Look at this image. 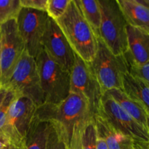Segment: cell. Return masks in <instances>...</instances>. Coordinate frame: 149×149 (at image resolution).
<instances>
[{"mask_svg": "<svg viewBox=\"0 0 149 149\" xmlns=\"http://www.w3.org/2000/svg\"><path fill=\"white\" fill-rule=\"evenodd\" d=\"M35 115L59 128L68 149H73L80 142L84 125L94 117L87 100L74 93H70L58 105L44 103L37 107Z\"/></svg>", "mask_w": 149, "mask_h": 149, "instance_id": "obj_1", "label": "cell"}, {"mask_svg": "<svg viewBox=\"0 0 149 149\" xmlns=\"http://www.w3.org/2000/svg\"><path fill=\"white\" fill-rule=\"evenodd\" d=\"M71 48L87 63L94 59L98 46V37L83 16L76 0H71L68 8L55 20Z\"/></svg>", "mask_w": 149, "mask_h": 149, "instance_id": "obj_2", "label": "cell"}, {"mask_svg": "<svg viewBox=\"0 0 149 149\" xmlns=\"http://www.w3.org/2000/svg\"><path fill=\"white\" fill-rule=\"evenodd\" d=\"M101 11L99 39L116 56L127 50V24L117 0H98Z\"/></svg>", "mask_w": 149, "mask_h": 149, "instance_id": "obj_3", "label": "cell"}, {"mask_svg": "<svg viewBox=\"0 0 149 149\" xmlns=\"http://www.w3.org/2000/svg\"><path fill=\"white\" fill-rule=\"evenodd\" d=\"M45 103L58 105L70 94V73L42 49L36 58Z\"/></svg>", "mask_w": 149, "mask_h": 149, "instance_id": "obj_4", "label": "cell"}, {"mask_svg": "<svg viewBox=\"0 0 149 149\" xmlns=\"http://www.w3.org/2000/svg\"><path fill=\"white\" fill-rule=\"evenodd\" d=\"M4 87L14 93L17 97H29L37 107L45 103L36 59L26 50L23 52Z\"/></svg>", "mask_w": 149, "mask_h": 149, "instance_id": "obj_5", "label": "cell"}, {"mask_svg": "<svg viewBox=\"0 0 149 149\" xmlns=\"http://www.w3.org/2000/svg\"><path fill=\"white\" fill-rule=\"evenodd\" d=\"M91 66L104 94L109 90H122L123 75L128 72V65L123 55H113L98 38L97 50Z\"/></svg>", "mask_w": 149, "mask_h": 149, "instance_id": "obj_6", "label": "cell"}, {"mask_svg": "<svg viewBox=\"0 0 149 149\" xmlns=\"http://www.w3.org/2000/svg\"><path fill=\"white\" fill-rule=\"evenodd\" d=\"M96 114L104 119L113 129L134 141L149 143L148 130L131 117L106 93L100 99Z\"/></svg>", "mask_w": 149, "mask_h": 149, "instance_id": "obj_7", "label": "cell"}, {"mask_svg": "<svg viewBox=\"0 0 149 149\" xmlns=\"http://www.w3.org/2000/svg\"><path fill=\"white\" fill-rule=\"evenodd\" d=\"M48 17L46 11L22 7L15 19L26 50L34 59L43 49L42 41Z\"/></svg>", "mask_w": 149, "mask_h": 149, "instance_id": "obj_8", "label": "cell"}, {"mask_svg": "<svg viewBox=\"0 0 149 149\" xmlns=\"http://www.w3.org/2000/svg\"><path fill=\"white\" fill-rule=\"evenodd\" d=\"M37 106L27 97H17L10 104L3 133L10 138L11 143L23 148L25 136L36 113Z\"/></svg>", "mask_w": 149, "mask_h": 149, "instance_id": "obj_9", "label": "cell"}, {"mask_svg": "<svg viewBox=\"0 0 149 149\" xmlns=\"http://www.w3.org/2000/svg\"><path fill=\"white\" fill-rule=\"evenodd\" d=\"M70 93L78 95L87 100L93 113L96 114L103 94L90 63L83 61L77 54L70 73Z\"/></svg>", "mask_w": 149, "mask_h": 149, "instance_id": "obj_10", "label": "cell"}, {"mask_svg": "<svg viewBox=\"0 0 149 149\" xmlns=\"http://www.w3.org/2000/svg\"><path fill=\"white\" fill-rule=\"evenodd\" d=\"M0 65L1 86L4 87L10 79L13 70L23 52L25 45L19 35L15 19L6 22L0 26Z\"/></svg>", "mask_w": 149, "mask_h": 149, "instance_id": "obj_11", "label": "cell"}, {"mask_svg": "<svg viewBox=\"0 0 149 149\" xmlns=\"http://www.w3.org/2000/svg\"><path fill=\"white\" fill-rule=\"evenodd\" d=\"M42 47L63 69L71 73L75 62V52L55 20L48 17L42 37Z\"/></svg>", "mask_w": 149, "mask_h": 149, "instance_id": "obj_12", "label": "cell"}, {"mask_svg": "<svg viewBox=\"0 0 149 149\" xmlns=\"http://www.w3.org/2000/svg\"><path fill=\"white\" fill-rule=\"evenodd\" d=\"M127 50L123 56L127 65L149 61V33L127 25Z\"/></svg>", "mask_w": 149, "mask_h": 149, "instance_id": "obj_13", "label": "cell"}, {"mask_svg": "<svg viewBox=\"0 0 149 149\" xmlns=\"http://www.w3.org/2000/svg\"><path fill=\"white\" fill-rule=\"evenodd\" d=\"M128 26L149 33V9L137 0H117Z\"/></svg>", "mask_w": 149, "mask_h": 149, "instance_id": "obj_14", "label": "cell"}, {"mask_svg": "<svg viewBox=\"0 0 149 149\" xmlns=\"http://www.w3.org/2000/svg\"><path fill=\"white\" fill-rule=\"evenodd\" d=\"M52 123L35 115L25 136L23 149H47Z\"/></svg>", "mask_w": 149, "mask_h": 149, "instance_id": "obj_15", "label": "cell"}, {"mask_svg": "<svg viewBox=\"0 0 149 149\" xmlns=\"http://www.w3.org/2000/svg\"><path fill=\"white\" fill-rule=\"evenodd\" d=\"M97 135L103 138L109 149H131L135 141L113 129L100 116L94 115Z\"/></svg>", "mask_w": 149, "mask_h": 149, "instance_id": "obj_16", "label": "cell"}, {"mask_svg": "<svg viewBox=\"0 0 149 149\" xmlns=\"http://www.w3.org/2000/svg\"><path fill=\"white\" fill-rule=\"evenodd\" d=\"M122 90L125 94L143 109L149 116V86L129 73L123 75Z\"/></svg>", "mask_w": 149, "mask_h": 149, "instance_id": "obj_17", "label": "cell"}, {"mask_svg": "<svg viewBox=\"0 0 149 149\" xmlns=\"http://www.w3.org/2000/svg\"><path fill=\"white\" fill-rule=\"evenodd\" d=\"M106 93L114 101H116L119 104V106L131 117L133 118L141 126L148 130L147 113L141 106H139L136 102L132 100L130 97H128L123 90L114 89V90L106 92Z\"/></svg>", "mask_w": 149, "mask_h": 149, "instance_id": "obj_18", "label": "cell"}, {"mask_svg": "<svg viewBox=\"0 0 149 149\" xmlns=\"http://www.w3.org/2000/svg\"><path fill=\"white\" fill-rule=\"evenodd\" d=\"M83 16L99 38L101 11L98 0H76Z\"/></svg>", "mask_w": 149, "mask_h": 149, "instance_id": "obj_19", "label": "cell"}, {"mask_svg": "<svg viewBox=\"0 0 149 149\" xmlns=\"http://www.w3.org/2000/svg\"><path fill=\"white\" fill-rule=\"evenodd\" d=\"M97 133L94 117L87 122L81 131L80 143L81 149H97Z\"/></svg>", "mask_w": 149, "mask_h": 149, "instance_id": "obj_20", "label": "cell"}, {"mask_svg": "<svg viewBox=\"0 0 149 149\" xmlns=\"http://www.w3.org/2000/svg\"><path fill=\"white\" fill-rule=\"evenodd\" d=\"M21 8L20 0H0V26L17 18Z\"/></svg>", "mask_w": 149, "mask_h": 149, "instance_id": "obj_21", "label": "cell"}, {"mask_svg": "<svg viewBox=\"0 0 149 149\" xmlns=\"http://www.w3.org/2000/svg\"><path fill=\"white\" fill-rule=\"evenodd\" d=\"M71 0H47L46 12L53 20H58L65 13Z\"/></svg>", "mask_w": 149, "mask_h": 149, "instance_id": "obj_22", "label": "cell"}, {"mask_svg": "<svg viewBox=\"0 0 149 149\" xmlns=\"http://www.w3.org/2000/svg\"><path fill=\"white\" fill-rule=\"evenodd\" d=\"M47 149H67L63 135L59 128L52 123Z\"/></svg>", "mask_w": 149, "mask_h": 149, "instance_id": "obj_23", "label": "cell"}, {"mask_svg": "<svg viewBox=\"0 0 149 149\" xmlns=\"http://www.w3.org/2000/svg\"><path fill=\"white\" fill-rule=\"evenodd\" d=\"M128 73L149 86V61L141 65H128Z\"/></svg>", "mask_w": 149, "mask_h": 149, "instance_id": "obj_24", "label": "cell"}, {"mask_svg": "<svg viewBox=\"0 0 149 149\" xmlns=\"http://www.w3.org/2000/svg\"><path fill=\"white\" fill-rule=\"evenodd\" d=\"M15 97V95L10 90H7V95L5 96L2 105L0 108V132H2L3 128L6 124L7 117V113H8L9 108L10 104Z\"/></svg>", "mask_w": 149, "mask_h": 149, "instance_id": "obj_25", "label": "cell"}, {"mask_svg": "<svg viewBox=\"0 0 149 149\" xmlns=\"http://www.w3.org/2000/svg\"><path fill=\"white\" fill-rule=\"evenodd\" d=\"M22 7L46 11L47 0H20Z\"/></svg>", "mask_w": 149, "mask_h": 149, "instance_id": "obj_26", "label": "cell"}, {"mask_svg": "<svg viewBox=\"0 0 149 149\" xmlns=\"http://www.w3.org/2000/svg\"><path fill=\"white\" fill-rule=\"evenodd\" d=\"M10 144L12 143L10 138H9L4 133L0 132V149L4 148L5 147L10 145Z\"/></svg>", "mask_w": 149, "mask_h": 149, "instance_id": "obj_27", "label": "cell"}, {"mask_svg": "<svg viewBox=\"0 0 149 149\" xmlns=\"http://www.w3.org/2000/svg\"><path fill=\"white\" fill-rule=\"evenodd\" d=\"M97 149H109L107 144H106V143L105 142L103 138H102V137H100L99 135H97Z\"/></svg>", "mask_w": 149, "mask_h": 149, "instance_id": "obj_28", "label": "cell"}, {"mask_svg": "<svg viewBox=\"0 0 149 149\" xmlns=\"http://www.w3.org/2000/svg\"><path fill=\"white\" fill-rule=\"evenodd\" d=\"M149 143H141L135 141L133 148L131 149H148Z\"/></svg>", "mask_w": 149, "mask_h": 149, "instance_id": "obj_29", "label": "cell"}, {"mask_svg": "<svg viewBox=\"0 0 149 149\" xmlns=\"http://www.w3.org/2000/svg\"><path fill=\"white\" fill-rule=\"evenodd\" d=\"M7 90L4 88V87H0V108H1V105H2L3 101H4L5 96L7 95Z\"/></svg>", "mask_w": 149, "mask_h": 149, "instance_id": "obj_30", "label": "cell"}, {"mask_svg": "<svg viewBox=\"0 0 149 149\" xmlns=\"http://www.w3.org/2000/svg\"><path fill=\"white\" fill-rule=\"evenodd\" d=\"M139 3L142 4L143 5H144L145 7H146L147 8L149 9V0H137Z\"/></svg>", "mask_w": 149, "mask_h": 149, "instance_id": "obj_31", "label": "cell"}, {"mask_svg": "<svg viewBox=\"0 0 149 149\" xmlns=\"http://www.w3.org/2000/svg\"><path fill=\"white\" fill-rule=\"evenodd\" d=\"M3 149H23V148L15 146L13 145V144H10V145L8 146L5 147V148H3Z\"/></svg>", "mask_w": 149, "mask_h": 149, "instance_id": "obj_32", "label": "cell"}, {"mask_svg": "<svg viewBox=\"0 0 149 149\" xmlns=\"http://www.w3.org/2000/svg\"><path fill=\"white\" fill-rule=\"evenodd\" d=\"M73 149H81V143H80V142L78 144H77V146H76L75 147H74Z\"/></svg>", "mask_w": 149, "mask_h": 149, "instance_id": "obj_33", "label": "cell"}, {"mask_svg": "<svg viewBox=\"0 0 149 149\" xmlns=\"http://www.w3.org/2000/svg\"><path fill=\"white\" fill-rule=\"evenodd\" d=\"M147 124H148V130L149 132V116H148V118H147Z\"/></svg>", "mask_w": 149, "mask_h": 149, "instance_id": "obj_34", "label": "cell"}, {"mask_svg": "<svg viewBox=\"0 0 149 149\" xmlns=\"http://www.w3.org/2000/svg\"><path fill=\"white\" fill-rule=\"evenodd\" d=\"M1 65H0V87H1Z\"/></svg>", "mask_w": 149, "mask_h": 149, "instance_id": "obj_35", "label": "cell"}, {"mask_svg": "<svg viewBox=\"0 0 149 149\" xmlns=\"http://www.w3.org/2000/svg\"><path fill=\"white\" fill-rule=\"evenodd\" d=\"M0 42H1V31H0Z\"/></svg>", "mask_w": 149, "mask_h": 149, "instance_id": "obj_36", "label": "cell"}, {"mask_svg": "<svg viewBox=\"0 0 149 149\" xmlns=\"http://www.w3.org/2000/svg\"><path fill=\"white\" fill-rule=\"evenodd\" d=\"M148 149H149V144H148Z\"/></svg>", "mask_w": 149, "mask_h": 149, "instance_id": "obj_37", "label": "cell"}, {"mask_svg": "<svg viewBox=\"0 0 149 149\" xmlns=\"http://www.w3.org/2000/svg\"><path fill=\"white\" fill-rule=\"evenodd\" d=\"M67 149H68V148H67Z\"/></svg>", "mask_w": 149, "mask_h": 149, "instance_id": "obj_38", "label": "cell"}]
</instances>
